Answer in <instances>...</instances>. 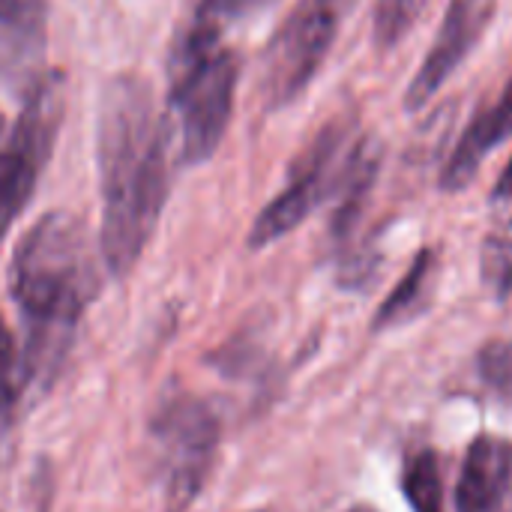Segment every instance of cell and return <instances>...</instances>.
Instances as JSON below:
<instances>
[{"label": "cell", "mask_w": 512, "mask_h": 512, "mask_svg": "<svg viewBox=\"0 0 512 512\" xmlns=\"http://www.w3.org/2000/svg\"><path fill=\"white\" fill-rule=\"evenodd\" d=\"M174 126L156 105L153 84L123 72L99 102L96 162L102 192L99 255L111 276H126L147 249L168 201Z\"/></svg>", "instance_id": "obj_1"}, {"label": "cell", "mask_w": 512, "mask_h": 512, "mask_svg": "<svg viewBox=\"0 0 512 512\" xmlns=\"http://www.w3.org/2000/svg\"><path fill=\"white\" fill-rule=\"evenodd\" d=\"M9 285L27 321V360L42 369L54 366L99 291L87 225L63 210L42 216L12 255Z\"/></svg>", "instance_id": "obj_2"}, {"label": "cell", "mask_w": 512, "mask_h": 512, "mask_svg": "<svg viewBox=\"0 0 512 512\" xmlns=\"http://www.w3.org/2000/svg\"><path fill=\"white\" fill-rule=\"evenodd\" d=\"M171 117L177 120V147L186 165L207 162L231 123L234 90L240 78L237 54L222 42V30L195 21L180 33L168 63Z\"/></svg>", "instance_id": "obj_3"}, {"label": "cell", "mask_w": 512, "mask_h": 512, "mask_svg": "<svg viewBox=\"0 0 512 512\" xmlns=\"http://www.w3.org/2000/svg\"><path fill=\"white\" fill-rule=\"evenodd\" d=\"M63 120V75H39L27 87L24 108L9 126L0 114V243L30 204L42 168L51 159Z\"/></svg>", "instance_id": "obj_4"}, {"label": "cell", "mask_w": 512, "mask_h": 512, "mask_svg": "<svg viewBox=\"0 0 512 512\" xmlns=\"http://www.w3.org/2000/svg\"><path fill=\"white\" fill-rule=\"evenodd\" d=\"M357 141L360 138L351 135V126L345 120H336L327 129H321L315 141L303 150V156L294 162L285 189L258 213L249 231V246L264 249L282 240L297 225H303L312 216V210H318L327 198H333L345 177Z\"/></svg>", "instance_id": "obj_5"}, {"label": "cell", "mask_w": 512, "mask_h": 512, "mask_svg": "<svg viewBox=\"0 0 512 512\" xmlns=\"http://www.w3.org/2000/svg\"><path fill=\"white\" fill-rule=\"evenodd\" d=\"M348 3L351 0H300L291 9L264 57L261 96L267 108L291 105L312 84L339 36Z\"/></svg>", "instance_id": "obj_6"}, {"label": "cell", "mask_w": 512, "mask_h": 512, "mask_svg": "<svg viewBox=\"0 0 512 512\" xmlns=\"http://www.w3.org/2000/svg\"><path fill=\"white\" fill-rule=\"evenodd\" d=\"M153 441L168 468L171 492L183 501L195 498L219 441V423L210 408L192 396L168 402L153 420Z\"/></svg>", "instance_id": "obj_7"}, {"label": "cell", "mask_w": 512, "mask_h": 512, "mask_svg": "<svg viewBox=\"0 0 512 512\" xmlns=\"http://www.w3.org/2000/svg\"><path fill=\"white\" fill-rule=\"evenodd\" d=\"M495 15V0H450L441 30L420 63L414 81L405 93V108L420 111L432 102V96L453 78V72L462 66V60L474 51L480 36L486 33L489 21Z\"/></svg>", "instance_id": "obj_8"}, {"label": "cell", "mask_w": 512, "mask_h": 512, "mask_svg": "<svg viewBox=\"0 0 512 512\" xmlns=\"http://www.w3.org/2000/svg\"><path fill=\"white\" fill-rule=\"evenodd\" d=\"M512 486V444L480 435L462 465L456 486V512H501Z\"/></svg>", "instance_id": "obj_9"}, {"label": "cell", "mask_w": 512, "mask_h": 512, "mask_svg": "<svg viewBox=\"0 0 512 512\" xmlns=\"http://www.w3.org/2000/svg\"><path fill=\"white\" fill-rule=\"evenodd\" d=\"M512 135V75L507 81V87L501 90L498 102L477 114L474 123L462 132L459 144L453 147L450 159L444 162V171H441V189L444 192H459L465 189L468 183H474V177L480 174V165L483 159L501 147L507 138Z\"/></svg>", "instance_id": "obj_10"}, {"label": "cell", "mask_w": 512, "mask_h": 512, "mask_svg": "<svg viewBox=\"0 0 512 512\" xmlns=\"http://www.w3.org/2000/svg\"><path fill=\"white\" fill-rule=\"evenodd\" d=\"M435 273H438V252L435 249H423L414 264L408 267V273L399 279V285L390 291V297L381 303L372 330H390V327H402L411 318H417L432 297V285H435Z\"/></svg>", "instance_id": "obj_11"}, {"label": "cell", "mask_w": 512, "mask_h": 512, "mask_svg": "<svg viewBox=\"0 0 512 512\" xmlns=\"http://www.w3.org/2000/svg\"><path fill=\"white\" fill-rule=\"evenodd\" d=\"M45 42V0H0V51L27 60Z\"/></svg>", "instance_id": "obj_12"}, {"label": "cell", "mask_w": 512, "mask_h": 512, "mask_svg": "<svg viewBox=\"0 0 512 512\" xmlns=\"http://www.w3.org/2000/svg\"><path fill=\"white\" fill-rule=\"evenodd\" d=\"M480 276L498 303L512 294V216L501 219L480 246Z\"/></svg>", "instance_id": "obj_13"}, {"label": "cell", "mask_w": 512, "mask_h": 512, "mask_svg": "<svg viewBox=\"0 0 512 512\" xmlns=\"http://www.w3.org/2000/svg\"><path fill=\"white\" fill-rule=\"evenodd\" d=\"M402 489L414 512H444V486H441V468L438 456L432 450H423L408 459L402 474Z\"/></svg>", "instance_id": "obj_14"}, {"label": "cell", "mask_w": 512, "mask_h": 512, "mask_svg": "<svg viewBox=\"0 0 512 512\" xmlns=\"http://www.w3.org/2000/svg\"><path fill=\"white\" fill-rule=\"evenodd\" d=\"M21 369L24 360L18 357L15 339L0 315V438L6 435V429L12 426L15 417V405H18V393H21Z\"/></svg>", "instance_id": "obj_15"}, {"label": "cell", "mask_w": 512, "mask_h": 512, "mask_svg": "<svg viewBox=\"0 0 512 512\" xmlns=\"http://www.w3.org/2000/svg\"><path fill=\"white\" fill-rule=\"evenodd\" d=\"M420 0H378L375 6V42L378 48L396 45L414 24Z\"/></svg>", "instance_id": "obj_16"}, {"label": "cell", "mask_w": 512, "mask_h": 512, "mask_svg": "<svg viewBox=\"0 0 512 512\" xmlns=\"http://www.w3.org/2000/svg\"><path fill=\"white\" fill-rule=\"evenodd\" d=\"M270 0H198L195 6V21H204V24H213V27H225L228 21H237V18H246L252 12H258L261 6H267Z\"/></svg>", "instance_id": "obj_17"}, {"label": "cell", "mask_w": 512, "mask_h": 512, "mask_svg": "<svg viewBox=\"0 0 512 512\" xmlns=\"http://www.w3.org/2000/svg\"><path fill=\"white\" fill-rule=\"evenodd\" d=\"M495 204H507L512 201V159L507 162V168L501 171V177H498V183L492 186V195H489Z\"/></svg>", "instance_id": "obj_18"}, {"label": "cell", "mask_w": 512, "mask_h": 512, "mask_svg": "<svg viewBox=\"0 0 512 512\" xmlns=\"http://www.w3.org/2000/svg\"><path fill=\"white\" fill-rule=\"evenodd\" d=\"M345 512H378V510H372V507H351V510H345Z\"/></svg>", "instance_id": "obj_19"}]
</instances>
